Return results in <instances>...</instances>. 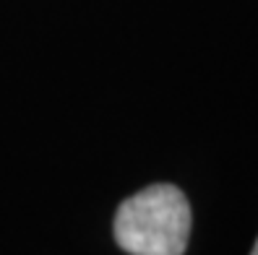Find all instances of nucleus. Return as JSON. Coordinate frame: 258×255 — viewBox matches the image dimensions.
Segmentation results:
<instances>
[{
    "instance_id": "nucleus-2",
    "label": "nucleus",
    "mask_w": 258,
    "mask_h": 255,
    "mask_svg": "<svg viewBox=\"0 0 258 255\" xmlns=\"http://www.w3.org/2000/svg\"><path fill=\"white\" fill-rule=\"evenodd\" d=\"M250 255H258V239H255V245H253V250H250Z\"/></svg>"
},
{
    "instance_id": "nucleus-1",
    "label": "nucleus",
    "mask_w": 258,
    "mask_h": 255,
    "mask_svg": "<svg viewBox=\"0 0 258 255\" xmlns=\"http://www.w3.org/2000/svg\"><path fill=\"white\" fill-rule=\"evenodd\" d=\"M190 203L175 185H149L120 203L115 242L131 255H183L190 237Z\"/></svg>"
}]
</instances>
